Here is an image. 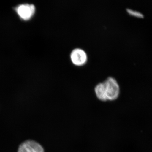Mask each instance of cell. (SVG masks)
Returning a JSON list of instances; mask_svg holds the SVG:
<instances>
[{"label":"cell","mask_w":152,"mask_h":152,"mask_svg":"<svg viewBox=\"0 0 152 152\" xmlns=\"http://www.w3.org/2000/svg\"><path fill=\"white\" fill-rule=\"evenodd\" d=\"M107 101L115 100L119 96L120 88L117 80L113 77H108L103 82Z\"/></svg>","instance_id":"obj_1"},{"label":"cell","mask_w":152,"mask_h":152,"mask_svg":"<svg viewBox=\"0 0 152 152\" xmlns=\"http://www.w3.org/2000/svg\"><path fill=\"white\" fill-rule=\"evenodd\" d=\"M72 63L75 65L81 66L85 64L88 60L87 53L83 49L77 48L72 50L70 54Z\"/></svg>","instance_id":"obj_2"},{"label":"cell","mask_w":152,"mask_h":152,"mask_svg":"<svg viewBox=\"0 0 152 152\" xmlns=\"http://www.w3.org/2000/svg\"><path fill=\"white\" fill-rule=\"evenodd\" d=\"M17 13L21 18L28 20L32 18L35 12L36 8L32 4L20 5L17 8Z\"/></svg>","instance_id":"obj_3"},{"label":"cell","mask_w":152,"mask_h":152,"mask_svg":"<svg viewBox=\"0 0 152 152\" xmlns=\"http://www.w3.org/2000/svg\"><path fill=\"white\" fill-rule=\"evenodd\" d=\"M18 152H44V149L37 142L32 140H28L20 145Z\"/></svg>","instance_id":"obj_4"},{"label":"cell","mask_w":152,"mask_h":152,"mask_svg":"<svg viewBox=\"0 0 152 152\" xmlns=\"http://www.w3.org/2000/svg\"><path fill=\"white\" fill-rule=\"evenodd\" d=\"M95 92L97 98L102 102L107 101L104 83H99L95 88Z\"/></svg>","instance_id":"obj_5"},{"label":"cell","mask_w":152,"mask_h":152,"mask_svg":"<svg viewBox=\"0 0 152 152\" xmlns=\"http://www.w3.org/2000/svg\"><path fill=\"white\" fill-rule=\"evenodd\" d=\"M126 11L131 16L139 19H142L144 18V15L139 11L134 10L131 9H127Z\"/></svg>","instance_id":"obj_6"}]
</instances>
